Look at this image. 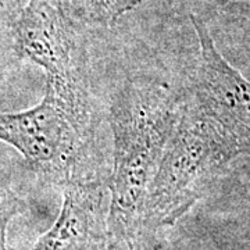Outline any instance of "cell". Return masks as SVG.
Listing matches in <instances>:
<instances>
[{
    "mask_svg": "<svg viewBox=\"0 0 250 250\" xmlns=\"http://www.w3.org/2000/svg\"><path fill=\"white\" fill-rule=\"evenodd\" d=\"M187 99L164 83L126 81L110 102L113 168L107 227L113 250H146L143 207Z\"/></svg>",
    "mask_w": 250,
    "mask_h": 250,
    "instance_id": "6da1fadb",
    "label": "cell"
},
{
    "mask_svg": "<svg viewBox=\"0 0 250 250\" xmlns=\"http://www.w3.org/2000/svg\"><path fill=\"white\" fill-rule=\"evenodd\" d=\"M93 132L89 85L46 77L45 93L34 107L0 111V142L16 149L27 168L46 184L64 188L81 179Z\"/></svg>",
    "mask_w": 250,
    "mask_h": 250,
    "instance_id": "7a4b0ae2",
    "label": "cell"
},
{
    "mask_svg": "<svg viewBox=\"0 0 250 250\" xmlns=\"http://www.w3.org/2000/svg\"><path fill=\"white\" fill-rule=\"evenodd\" d=\"M236 157L218 129L187 99L147 190L142 217L145 249H160V233L187 214Z\"/></svg>",
    "mask_w": 250,
    "mask_h": 250,
    "instance_id": "3957f363",
    "label": "cell"
},
{
    "mask_svg": "<svg viewBox=\"0 0 250 250\" xmlns=\"http://www.w3.org/2000/svg\"><path fill=\"white\" fill-rule=\"evenodd\" d=\"M199 39V65L189 100L238 156L250 154V81L225 60L205 21L189 11Z\"/></svg>",
    "mask_w": 250,
    "mask_h": 250,
    "instance_id": "277c9868",
    "label": "cell"
},
{
    "mask_svg": "<svg viewBox=\"0 0 250 250\" xmlns=\"http://www.w3.org/2000/svg\"><path fill=\"white\" fill-rule=\"evenodd\" d=\"M13 47L45 77L89 85L83 41L62 0H27L13 22Z\"/></svg>",
    "mask_w": 250,
    "mask_h": 250,
    "instance_id": "5b68a950",
    "label": "cell"
},
{
    "mask_svg": "<svg viewBox=\"0 0 250 250\" xmlns=\"http://www.w3.org/2000/svg\"><path fill=\"white\" fill-rule=\"evenodd\" d=\"M106 190L107 187L95 179L67 184L59 217L29 250H113Z\"/></svg>",
    "mask_w": 250,
    "mask_h": 250,
    "instance_id": "8992f818",
    "label": "cell"
},
{
    "mask_svg": "<svg viewBox=\"0 0 250 250\" xmlns=\"http://www.w3.org/2000/svg\"><path fill=\"white\" fill-rule=\"evenodd\" d=\"M142 0H62L75 22L108 27L134 10Z\"/></svg>",
    "mask_w": 250,
    "mask_h": 250,
    "instance_id": "52a82bcc",
    "label": "cell"
},
{
    "mask_svg": "<svg viewBox=\"0 0 250 250\" xmlns=\"http://www.w3.org/2000/svg\"><path fill=\"white\" fill-rule=\"evenodd\" d=\"M27 210V203L0 172V250H9L7 231L10 223Z\"/></svg>",
    "mask_w": 250,
    "mask_h": 250,
    "instance_id": "ba28073f",
    "label": "cell"
},
{
    "mask_svg": "<svg viewBox=\"0 0 250 250\" xmlns=\"http://www.w3.org/2000/svg\"><path fill=\"white\" fill-rule=\"evenodd\" d=\"M20 6L0 1V74L10 62L18 60L13 47V22Z\"/></svg>",
    "mask_w": 250,
    "mask_h": 250,
    "instance_id": "9c48e42d",
    "label": "cell"
},
{
    "mask_svg": "<svg viewBox=\"0 0 250 250\" xmlns=\"http://www.w3.org/2000/svg\"><path fill=\"white\" fill-rule=\"evenodd\" d=\"M232 4L241 9L242 14H245L250 21V0H235Z\"/></svg>",
    "mask_w": 250,
    "mask_h": 250,
    "instance_id": "30bf717a",
    "label": "cell"
},
{
    "mask_svg": "<svg viewBox=\"0 0 250 250\" xmlns=\"http://www.w3.org/2000/svg\"><path fill=\"white\" fill-rule=\"evenodd\" d=\"M166 3L167 7L175 10V9H182V7H187L189 0H163Z\"/></svg>",
    "mask_w": 250,
    "mask_h": 250,
    "instance_id": "8fae6325",
    "label": "cell"
},
{
    "mask_svg": "<svg viewBox=\"0 0 250 250\" xmlns=\"http://www.w3.org/2000/svg\"><path fill=\"white\" fill-rule=\"evenodd\" d=\"M1 3H7V4H16L20 6V0H0Z\"/></svg>",
    "mask_w": 250,
    "mask_h": 250,
    "instance_id": "7c38bea8",
    "label": "cell"
}]
</instances>
